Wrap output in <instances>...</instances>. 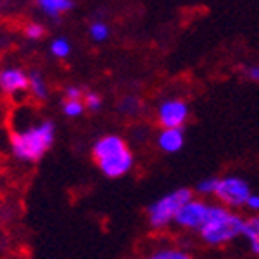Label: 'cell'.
Returning <instances> with one entry per match:
<instances>
[{
    "mask_svg": "<svg viewBox=\"0 0 259 259\" xmlns=\"http://www.w3.org/2000/svg\"><path fill=\"white\" fill-rule=\"evenodd\" d=\"M91 156L100 172L109 180L129 174L134 167V154L129 143L118 134H105L93 143Z\"/></svg>",
    "mask_w": 259,
    "mask_h": 259,
    "instance_id": "6da1fadb",
    "label": "cell"
},
{
    "mask_svg": "<svg viewBox=\"0 0 259 259\" xmlns=\"http://www.w3.org/2000/svg\"><path fill=\"white\" fill-rule=\"evenodd\" d=\"M245 218L238 210L225 207L221 203H210L208 216L205 223L199 227V239L207 246L220 248L241 238V227Z\"/></svg>",
    "mask_w": 259,
    "mask_h": 259,
    "instance_id": "7a4b0ae2",
    "label": "cell"
},
{
    "mask_svg": "<svg viewBox=\"0 0 259 259\" xmlns=\"http://www.w3.org/2000/svg\"><path fill=\"white\" fill-rule=\"evenodd\" d=\"M56 127L53 121L42 120L26 129L15 131L11 134V151L20 161H38L51 149L55 142Z\"/></svg>",
    "mask_w": 259,
    "mask_h": 259,
    "instance_id": "3957f363",
    "label": "cell"
},
{
    "mask_svg": "<svg viewBox=\"0 0 259 259\" xmlns=\"http://www.w3.org/2000/svg\"><path fill=\"white\" fill-rule=\"evenodd\" d=\"M190 198H192L190 189H176L156 199L154 203H151L147 208V221L151 225V229L163 230L170 227L180 208Z\"/></svg>",
    "mask_w": 259,
    "mask_h": 259,
    "instance_id": "277c9868",
    "label": "cell"
},
{
    "mask_svg": "<svg viewBox=\"0 0 259 259\" xmlns=\"http://www.w3.org/2000/svg\"><path fill=\"white\" fill-rule=\"evenodd\" d=\"M250 185L239 176H223L218 178L216 189H214V198L218 199V203L225 205V207L238 208L245 207V201L250 194Z\"/></svg>",
    "mask_w": 259,
    "mask_h": 259,
    "instance_id": "5b68a950",
    "label": "cell"
},
{
    "mask_svg": "<svg viewBox=\"0 0 259 259\" xmlns=\"http://www.w3.org/2000/svg\"><path fill=\"white\" fill-rule=\"evenodd\" d=\"M208 208H210V203H207L201 198H194L192 196L180 208V212L174 218V223H176V227H180L183 230H194V232H198L199 227L207 220Z\"/></svg>",
    "mask_w": 259,
    "mask_h": 259,
    "instance_id": "8992f818",
    "label": "cell"
},
{
    "mask_svg": "<svg viewBox=\"0 0 259 259\" xmlns=\"http://www.w3.org/2000/svg\"><path fill=\"white\" fill-rule=\"evenodd\" d=\"M189 118V105L182 98L163 100L156 109V120L160 127H183Z\"/></svg>",
    "mask_w": 259,
    "mask_h": 259,
    "instance_id": "52a82bcc",
    "label": "cell"
},
{
    "mask_svg": "<svg viewBox=\"0 0 259 259\" xmlns=\"http://www.w3.org/2000/svg\"><path fill=\"white\" fill-rule=\"evenodd\" d=\"M29 74L18 67H6L0 71V91L6 95H18L27 91Z\"/></svg>",
    "mask_w": 259,
    "mask_h": 259,
    "instance_id": "ba28073f",
    "label": "cell"
},
{
    "mask_svg": "<svg viewBox=\"0 0 259 259\" xmlns=\"http://www.w3.org/2000/svg\"><path fill=\"white\" fill-rule=\"evenodd\" d=\"M158 149L161 152H167V154H176L183 149L185 145V133H183V127H161L160 133H158Z\"/></svg>",
    "mask_w": 259,
    "mask_h": 259,
    "instance_id": "9c48e42d",
    "label": "cell"
},
{
    "mask_svg": "<svg viewBox=\"0 0 259 259\" xmlns=\"http://www.w3.org/2000/svg\"><path fill=\"white\" fill-rule=\"evenodd\" d=\"M241 238L246 241L248 245V250L252 254L259 255V216H250L243 220V227H241Z\"/></svg>",
    "mask_w": 259,
    "mask_h": 259,
    "instance_id": "30bf717a",
    "label": "cell"
},
{
    "mask_svg": "<svg viewBox=\"0 0 259 259\" xmlns=\"http://www.w3.org/2000/svg\"><path fill=\"white\" fill-rule=\"evenodd\" d=\"M36 6L44 15L51 18H60L62 15L69 13L73 9V0H36Z\"/></svg>",
    "mask_w": 259,
    "mask_h": 259,
    "instance_id": "8fae6325",
    "label": "cell"
},
{
    "mask_svg": "<svg viewBox=\"0 0 259 259\" xmlns=\"http://www.w3.org/2000/svg\"><path fill=\"white\" fill-rule=\"evenodd\" d=\"M27 74H29V87H27V91L33 95L35 100L44 102L49 95V87H48V82H46V78H44L38 71H33V73H27Z\"/></svg>",
    "mask_w": 259,
    "mask_h": 259,
    "instance_id": "7c38bea8",
    "label": "cell"
},
{
    "mask_svg": "<svg viewBox=\"0 0 259 259\" xmlns=\"http://www.w3.org/2000/svg\"><path fill=\"white\" fill-rule=\"evenodd\" d=\"M89 36H91L93 42L104 44L111 36V27L105 20H93L91 26H89Z\"/></svg>",
    "mask_w": 259,
    "mask_h": 259,
    "instance_id": "4fadbf2b",
    "label": "cell"
},
{
    "mask_svg": "<svg viewBox=\"0 0 259 259\" xmlns=\"http://www.w3.org/2000/svg\"><path fill=\"white\" fill-rule=\"evenodd\" d=\"M152 259H189L190 254L178 246H160L151 254Z\"/></svg>",
    "mask_w": 259,
    "mask_h": 259,
    "instance_id": "5bb4252c",
    "label": "cell"
},
{
    "mask_svg": "<svg viewBox=\"0 0 259 259\" xmlns=\"http://www.w3.org/2000/svg\"><path fill=\"white\" fill-rule=\"evenodd\" d=\"M143 104H142V100L138 98V96H123L120 102V105H118V109H120V112L123 114V116H136L140 111H142Z\"/></svg>",
    "mask_w": 259,
    "mask_h": 259,
    "instance_id": "9a60e30c",
    "label": "cell"
},
{
    "mask_svg": "<svg viewBox=\"0 0 259 259\" xmlns=\"http://www.w3.org/2000/svg\"><path fill=\"white\" fill-rule=\"evenodd\" d=\"M71 42L67 38H64V36H58V38H55L51 44H49V51H51V55L55 56V58H58V60H64V58H67V56L71 55Z\"/></svg>",
    "mask_w": 259,
    "mask_h": 259,
    "instance_id": "2e32d148",
    "label": "cell"
},
{
    "mask_svg": "<svg viewBox=\"0 0 259 259\" xmlns=\"http://www.w3.org/2000/svg\"><path fill=\"white\" fill-rule=\"evenodd\" d=\"M62 111L67 118H78L82 116L83 111H85V105H83V100L80 98H65L64 105H62Z\"/></svg>",
    "mask_w": 259,
    "mask_h": 259,
    "instance_id": "e0dca14e",
    "label": "cell"
},
{
    "mask_svg": "<svg viewBox=\"0 0 259 259\" xmlns=\"http://www.w3.org/2000/svg\"><path fill=\"white\" fill-rule=\"evenodd\" d=\"M83 105H85V109H89L91 112H96L102 109V96L98 95V93H93V91H87L83 93Z\"/></svg>",
    "mask_w": 259,
    "mask_h": 259,
    "instance_id": "ac0fdd59",
    "label": "cell"
},
{
    "mask_svg": "<svg viewBox=\"0 0 259 259\" xmlns=\"http://www.w3.org/2000/svg\"><path fill=\"white\" fill-rule=\"evenodd\" d=\"M24 35L29 40H40L46 35V27H44L40 22H29V24L24 27Z\"/></svg>",
    "mask_w": 259,
    "mask_h": 259,
    "instance_id": "d6986e66",
    "label": "cell"
},
{
    "mask_svg": "<svg viewBox=\"0 0 259 259\" xmlns=\"http://www.w3.org/2000/svg\"><path fill=\"white\" fill-rule=\"evenodd\" d=\"M216 183H218V178H205V180H201V182L198 183V187H196V190H198L201 196H212L214 194V189H216Z\"/></svg>",
    "mask_w": 259,
    "mask_h": 259,
    "instance_id": "ffe728a7",
    "label": "cell"
},
{
    "mask_svg": "<svg viewBox=\"0 0 259 259\" xmlns=\"http://www.w3.org/2000/svg\"><path fill=\"white\" fill-rule=\"evenodd\" d=\"M243 208H248L250 212L257 214V212H259V194H254V192H250V194H248V198H246L245 207H243Z\"/></svg>",
    "mask_w": 259,
    "mask_h": 259,
    "instance_id": "44dd1931",
    "label": "cell"
},
{
    "mask_svg": "<svg viewBox=\"0 0 259 259\" xmlns=\"http://www.w3.org/2000/svg\"><path fill=\"white\" fill-rule=\"evenodd\" d=\"M245 76L248 78L250 82L259 83V64H254V65H248V67H245Z\"/></svg>",
    "mask_w": 259,
    "mask_h": 259,
    "instance_id": "7402d4cb",
    "label": "cell"
},
{
    "mask_svg": "<svg viewBox=\"0 0 259 259\" xmlns=\"http://www.w3.org/2000/svg\"><path fill=\"white\" fill-rule=\"evenodd\" d=\"M83 89L82 87H78V85H69L67 89H65V98H83Z\"/></svg>",
    "mask_w": 259,
    "mask_h": 259,
    "instance_id": "603a6c76",
    "label": "cell"
}]
</instances>
